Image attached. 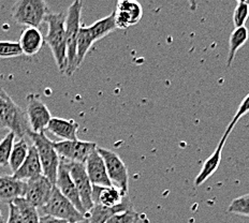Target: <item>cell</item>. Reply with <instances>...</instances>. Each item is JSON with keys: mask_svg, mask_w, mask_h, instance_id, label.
<instances>
[{"mask_svg": "<svg viewBox=\"0 0 249 223\" xmlns=\"http://www.w3.org/2000/svg\"><path fill=\"white\" fill-rule=\"evenodd\" d=\"M44 22L48 24V34L44 37V41L51 49L59 71L65 73L67 67L66 17L62 12L49 13Z\"/></svg>", "mask_w": 249, "mask_h": 223, "instance_id": "obj_1", "label": "cell"}, {"mask_svg": "<svg viewBox=\"0 0 249 223\" xmlns=\"http://www.w3.org/2000/svg\"><path fill=\"white\" fill-rule=\"evenodd\" d=\"M0 123L18 138H25L30 132L25 112L2 87H0Z\"/></svg>", "mask_w": 249, "mask_h": 223, "instance_id": "obj_2", "label": "cell"}, {"mask_svg": "<svg viewBox=\"0 0 249 223\" xmlns=\"http://www.w3.org/2000/svg\"><path fill=\"white\" fill-rule=\"evenodd\" d=\"M83 2L76 0L68 8L66 15V46H67V67L65 74L67 76L73 75L76 71V43L79 37V30L81 27V14Z\"/></svg>", "mask_w": 249, "mask_h": 223, "instance_id": "obj_3", "label": "cell"}, {"mask_svg": "<svg viewBox=\"0 0 249 223\" xmlns=\"http://www.w3.org/2000/svg\"><path fill=\"white\" fill-rule=\"evenodd\" d=\"M27 137L31 139L35 148L37 149L43 176L55 185L60 164V157L54 148L53 141H51L45 132L34 133L30 131Z\"/></svg>", "mask_w": 249, "mask_h": 223, "instance_id": "obj_4", "label": "cell"}, {"mask_svg": "<svg viewBox=\"0 0 249 223\" xmlns=\"http://www.w3.org/2000/svg\"><path fill=\"white\" fill-rule=\"evenodd\" d=\"M48 14V4L44 0H18L11 10L15 23L35 28L44 22Z\"/></svg>", "mask_w": 249, "mask_h": 223, "instance_id": "obj_5", "label": "cell"}, {"mask_svg": "<svg viewBox=\"0 0 249 223\" xmlns=\"http://www.w3.org/2000/svg\"><path fill=\"white\" fill-rule=\"evenodd\" d=\"M38 210L40 216H51L68 223L80 221L85 218L68 199L59 192L55 186L48 203Z\"/></svg>", "mask_w": 249, "mask_h": 223, "instance_id": "obj_6", "label": "cell"}, {"mask_svg": "<svg viewBox=\"0 0 249 223\" xmlns=\"http://www.w3.org/2000/svg\"><path fill=\"white\" fill-rule=\"evenodd\" d=\"M97 152L100 154L103 162H105L107 173L112 185L117 187L124 193H128V170L121 157L112 150L102 147H97Z\"/></svg>", "mask_w": 249, "mask_h": 223, "instance_id": "obj_7", "label": "cell"}, {"mask_svg": "<svg viewBox=\"0 0 249 223\" xmlns=\"http://www.w3.org/2000/svg\"><path fill=\"white\" fill-rule=\"evenodd\" d=\"M26 118H27L30 131L34 133L44 132L52 119L51 112L40 97L29 93L26 97Z\"/></svg>", "mask_w": 249, "mask_h": 223, "instance_id": "obj_8", "label": "cell"}, {"mask_svg": "<svg viewBox=\"0 0 249 223\" xmlns=\"http://www.w3.org/2000/svg\"><path fill=\"white\" fill-rule=\"evenodd\" d=\"M53 145L61 160L82 164H85L90 154L97 149L96 143L80 139L53 142Z\"/></svg>", "mask_w": 249, "mask_h": 223, "instance_id": "obj_9", "label": "cell"}, {"mask_svg": "<svg viewBox=\"0 0 249 223\" xmlns=\"http://www.w3.org/2000/svg\"><path fill=\"white\" fill-rule=\"evenodd\" d=\"M61 161L66 165L72 180H73V183L77 189V192H79L80 199L82 201L83 207H84L87 214V211H89L92 208L93 203L91 200L92 185L87 176L85 165L82 163L68 162L65 161V160H61Z\"/></svg>", "mask_w": 249, "mask_h": 223, "instance_id": "obj_10", "label": "cell"}, {"mask_svg": "<svg viewBox=\"0 0 249 223\" xmlns=\"http://www.w3.org/2000/svg\"><path fill=\"white\" fill-rule=\"evenodd\" d=\"M54 184L41 175L39 177L26 181V189L23 198L36 208L39 209L50 200L54 189Z\"/></svg>", "mask_w": 249, "mask_h": 223, "instance_id": "obj_11", "label": "cell"}, {"mask_svg": "<svg viewBox=\"0 0 249 223\" xmlns=\"http://www.w3.org/2000/svg\"><path fill=\"white\" fill-rule=\"evenodd\" d=\"M116 27L119 29H127L130 26L137 25L143 17V8L138 1L132 0H121L117 2L115 11Z\"/></svg>", "mask_w": 249, "mask_h": 223, "instance_id": "obj_12", "label": "cell"}, {"mask_svg": "<svg viewBox=\"0 0 249 223\" xmlns=\"http://www.w3.org/2000/svg\"><path fill=\"white\" fill-rule=\"evenodd\" d=\"M55 187L58 189L59 192L64 195L66 199H68L71 203L75 206V208L85 217L86 210L84 209V207H83L82 201L80 199L79 192H77L76 187L73 183V180H72L68 170L66 168V165L61 161V160H60L58 173H57Z\"/></svg>", "mask_w": 249, "mask_h": 223, "instance_id": "obj_13", "label": "cell"}, {"mask_svg": "<svg viewBox=\"0 0 249 223\" xmlns=\"http://www.w3.org/2000/svg\"><path fill=\"white\" fill-rule=\"evenodd\" d=\"M128 193H124L115 186L97 187L92 186L91 200L93 205H101L108 208H114L123 203Z\"/></svg>", "mask_w": 249, "mask_h": 223, "instance_id": "obj_14", "label": "cell"}, {"mask_svg": "<svg viewBox=\"0 0 249 223\" xmlns=\"http://www.w3.org/2000/svg\"><path fill=\"white\" fill-rule=\"evenodd\" d=\"M85 169L88 178H89L92 186L97 187H107L112 186L110 178H108L105 162H103L100 154L97 149L90 154L85 162Z\"/></svg>", "mask_w": 249, "mask_h": 223, "instance_id": "obj_15", "label": "cell"}, {"mask_svg": "<svg viewBox=\"0 0 249 223\" xmlns=\"http://www.w3.org/2000/svg\"><path fill=\"white\" fill-rule=\"evenodd\" d=\"M46 130L53 136L59 137L61 141H76L79 123L73 119H65L59 117H52Z\"/></svg>", "mask_w": 249, "mask_h": 223, "instance_id": "obj_16", "label": "cell"}, {"mask_svg": "<svg viewBox=\"0 0 249 223\" xmlns=\"http://www.w3.org/2000/svg\"><path fill=\"white\" fill-rule=\"evenodd\" d=\"M230 133L225 132L224 136H222L221 139L219 144H218V146L216 147V149L214 150V153L211 154V157L206 160L204 162L203 167L201 169V172L199 173V175L196 176V179H195V186L196 187H199L202 184H204L205 181L209 179L211 176L214 174L218 167H219V164L221 162V158H222V149H224L225 144L228 139V137H229Z\"/></svg>", "mask_w": 249, "mask_h": 223, "instance_id": "obj_17", "label": "cell"}, {"mask_svg": "<svg viewBox=\"0 0 249 223\" xmlns=\"http://www.w3.org/2000/svg\"><path fill=\"white\" fill-rule=\"evenodd\" d=\"M41 175H43L42 167H41L37 149H36L33 145V146L29 147L28 155L24 163L22 164V167H20L12 176L18 180L27 181L36 177H39Z\"/></svg>", "mask_w": 249, "mask_h": 223, "instance_id": "obj_18", "label": "cell"}, {"mask_svg": "<svg viewBox=\"0 0 249 223\" xmlns=\"http://www.w3.org/2000/svg\"><path fill=\"white\" fill-rule=\"evenodd\" d=\"M26 189V181L18 180L13 176H0V201L12 203L14 200L23 198Z\"/></svg>", "mask_w": 249, "mask_h": 223, "instance_id": "obj_19", "label": "cell"}, {"mask_svg": "<svg viewBox=\"0 0 249 223\" xmlns=\"http://www.w3.org/2000/svg\"><path fill=\"white\" fill-rule=\"evenodd\" d=\"M44 37L38 28L27 27L25 28L22 34L18 43L22 49L23 55L35 56L37 55L44 44Z\"/></svg>", "mask_w": 249, "mask_h": 223, "instance_id": "obj_20", "label": "cell"}, {"mask_svg": "<svg viewBox=\"0 0 249 223\" xmlns=\"http://www.w3.org/2000/svg\"><path fill=\"white\" fill-rule=\"evenodd\" d=\"M131 209L133 208L131 206L130 200H129L127 195L126 198L124 199L123 203L121 205H118L117 207H114V208H108V207L95 204L89 211H87L85 218L87 219L88 223H107V221L110 219L113 215L117 214V212Z\"/></svg>", "mask_w": 249, "mask_h": 223, "instance_id": "obj_21", "label": "cell"}, {"mask_svg": "<svg viewBox=\"0 0 249 223\" xmlns=\"http://www.w3.org/2000/svg\"><path fill=\"white\" fill-rule=\"evenodd\" d=\"M93 43H95V40H93L89 29H88L87 26L81 25L80 30H79V37H77V43H76V60H75L76 70L80 68L82 62L84 61L87 53L91 49Z\"/></svg>", "mask_w": 249, "mask_h": 223, "instance_id": "obj_22", "label": "cell"}, {"mask_svg": "<svg viewBox=\"0 0 249 223\" xmlns=\"http://www.w3.org/2000/svg\"><path fill=\"white\" fill-rule=\"evenodd\" d=\"M88 29H89L92 38L95 40V42L107 37V35L113 33L114 30L117 29L114 12L108 14L106 17L98 19L97 22L91 24L90 26H88Z\"/></svg>", "mask_w": 249, "mask_h": 223, "instance_id": "obj_23", "label": "cell"}, {"mask_svg": "<svg viewBox=\"0 0 249 223\" xmlns=\"http://www.w3.org/2000/svg\"><path fill=\"white\" fill-rule=\"evenodd\" d=\"M249 38V33L246 26L240 28H235L232 31L229 39V53H228V67H231L233 60L235 58V55L242 46L245 45Z\"/></svg>", "mask_w": 249, "mask_h": 223, "instance_id": "obj_24", "label": "cell"}, {"mask_svg": "<svg viewBox=\"0 0 249 223\" xmlns=\"http://www.w3.org/2000/svg\"><path fill=\"white\" fill-rule=\"evenodd\" d=\"M29 145L26 138H19L17 143H14L11 155L9 159V167L11 169L13 174L22 167V164L27 158L29 152Z\"/></svg>", "mask_w": 249, "mask_h": 223, "instance_id": "obj_25", "label": "cell"}, {"mask_svg": "<svg viewBox=\"0 0 249 223\" xmlns=\"http://www.w3.org/2000/svg\"><path fill=\"white\" fill-rule=\"evenodd\" d=\"M12 204L18 208L24 223H40L41 216L39 214V210L28 203L24 198L14 200Z\"/></svg>", "mask_w": 249, "mask_h": 223, "instance_id": "obj_26", "label": "cell"}, {"mask_svg": "<svg viewBox=\"0 0 249 223\" xmlns=\"http://www.w3.org/2000/svg\"><path fill=\"white\" fill-rule=\"evenodd\" d=\"M15 138L17 137L13 132H8L7 136L0 141V168L9 165V159L11 155Z\"/></svg>", "mask_w": 249, "mask_h": 223, "instance_id": "obj_27", "label": "cell"}, {"mask_svg": "<svg viewBox=\"0 0 249 223\" xmlns=\"http://www.w3.org/2000/svg\"><path fill=\"white\" fill-rule=\"evenodd\" d=\"M23 55L18 42L15 41H0V58L9 59Z\"/></svg>", "mask_w": 249, "mask_h": 223, "instance_id": "obj_28", "label": "cell"}, {"mask_svg": "<svg viewBox=\"0 0 249 223\" xmlns=\"http://www.w3.org/2000/svg\"><path fill=\"white\" fill-rule=\"evenodd\" d=\"M228 212L249 217V194L238 196L233 200L228 208Z\"/></svg>", "mask_w": 249, "mask_h": 223, "instance_id": "obj_29", "label": "cell"}, {"mask_svg": "<svg viewBox=\"0 0 249 223\" xmlns=\"http://www.w3.org/2000/svg\"><path fill=\"white\" fill-rule=\"evenodd\" d=\"M249 17V2L248 1H238L237 6L233 13V24L235 28L244 27Z\"/></svg>", "mask_w": 249, "mask_h": 223, "instance_id": "obj_30", "label": "cell"}, {"mask_svg": "<svg viewBox=\"0 0 249 223\" xmlns=\"http://www.w3.org/2000/svg\"><path fill=\"white\" fill-rule=\"evenodd\" d=\"M138 220L139 214L133 209H131L117 212V214L113 215L110 219L107 221V223H138Z\"/></svg>", "mask_w": 249, "mask_h": 223, "instance_id": "obj_31", "label": "cell"}, {"mask_svg": "<svg viewBox=\"0 0 249 223\" xmlns=\"http://www.w3.org/2000/svg\"><path fill=\"white\" fill-rule=\"evenodd\" d=\"M248 113H249V93L245 98H244L243 101L241 102V104H240V106H238L234 117L232 118L231 122L229 123V127L232 129L234 128L235 124L238 122V120H241V118L245 116Z\"/></svg>", "mask_w": 249, "mask_h": 223, "instance_id": "obj_32", "label": "cell"}, {"mask_svg": "<svg viewBox=\"0 0 249 223\" xmlns=\"http://www.w3.org/2000/svg\"><path fill=\"white\" fill-rule=\"evenodd\" d=\"M4 223H24L18 208L12 203L9 204L8 220H7V222H4Z\"/></svg>", "mask_w": 249, "mask_h": 223, "instance_id": "obj_33", "label": "cell"}, {"mask_svg": "<svg viewBox=\"0 0 249 223\" xmlns=\"http://www.w3.org/2000/svg\"><path fill=\"white\" fill-rule=\"evenodd\" d=\"M40 223H68V222L57 219V218L51 217V216H41Z\"/></svg>", "mask_w": 249, "mask_h": 223, "instance_id": "obj_34", "label": "cell"}, {"mask_svg": "<svg viewBox=\"0 0 249 223\" xmlns=\"http://www.w3.org/2000/svg\"><path fill=\"white\" fill-rule=\"evenodd\" d=\"M71 223H88V221H87V219H86V218H84V219H83V220H80V221H76V222H71Z\"/></svg>", "mask_w": 249, "mask_h": 223, "instance_id": "obj_35", "label": "cell"}, {"mask_svg": "<svg viewBox=\"0 0 249 223\" xmlns=\"http://www.w3.org/2000/svg\"><path fill=\"white\" fill-rule=\"evenodd\" d=\"M0 223H4L3 216H2V212H1V210H0Z\"/></svg>", "mask_w": 249, "mask_h": 223, "instance_id": "obj_36", "label": "cell"}, {"mask_svg": "<svg viewBox=\"0 0 249 223\" xmlns=\"http://www.w3.org/2000/svg\"><path fill=\"white\" fill-rule=\"evenodd\" d=\"M2 130H4V128L2 127V124L0 123V131H2Z\"/></svg>", "mask_w": 249, "mask_h": 223, "instance_id": "obj_37", "label": "cell"}]
</instances>
